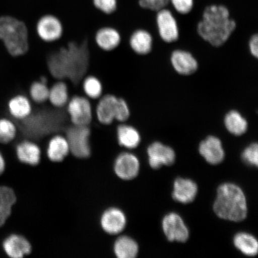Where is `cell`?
Here are the masks:
<instances>
[{"label":"cell","mask_w":258,"mask_h":258,"mask_svg":"<svg viewBox=\"0 0 258 258\" xmlns=\"http://www.w3.org/2000/svg\"><path fill=\"white\" fill-rule=\"evenodd\" d=\"M113 251L118 258H134L138 255L139 246L133 238L122 235L114 242Z\"/></svg>","instance_id":"83f0119b"},{"label":"cell","mask_w":258,"mask_h":258,"mask_svg":"<svg viewBox=\"0 0 258 258\" xmlns=\"http://www.w3.org/2000/svg\"><path fill=\"white\" fill-rule=\"evenodd\" d=\"M214 210L219 218L225 220L240 222L246 218V197L239 186L231 183L219 186Z\"/></svg>","instance_id":"277c9868"},{"label":"cell","mask_w":258,"mask_h":258,"mask_svg":"<svg viewBox=\"0 0 258 258\" xmlns=\"http://www.w3.org/2000/svg\"><path fill=\"white\" fill-rule=\"evenodd\" d=\"M176 11L181 14H188L191 11L193 0H170Z\"/></svg>","instance_id":"d590c367"},{"label":"cell","mask_w":258,"mask_h":258,"mask_svg":"<svg viewBox=\"0 0 258 258\" xmlns=\"http://www.w3.org/2000/svg\"><path fill=\"white\" fill-rule=\"evenodd\" d=\"M2 249L9 257L23 258L31 253L32 247L30 242L23 235L12 234L3 240Z\"/></svg>","instance_id":"9a60e30c"},{"label":"cell","mask_w":258,"mask_h":258,"mask_svg":"<svg viewBox=\"0 0 258 258\" xmlns=\"http://www.w3.org/2000/svg\"><path fill=\"white\" fill-rule=\"evenodd\" d=\"M34 32L38 39L43 43H55L62 39L64 33L63 24L56 15L44 14L35 22Z\"/></svg>","instance_id":"9c48e42d"},{"label":"cell","mask_w":258,"mask_h":258,"mask_svg":"<svg viewBox=\"0 0 258 258\" xmlns=\"http://www.w3.org/2000/svg\"><path fill=\"white\" fill-rule=\"evenodd\" d=\"M17 123L19 134L34 141L60 132L70 122L64 109L54 108L46 103L35 105L30 117Z\"/></svg>","instance_id":"7a4b0ae2"},{"label":"cell","mask_w":258,"mask_h":258,"mask_svg":"<svg viewBox=\"0 0 258 258\" xmlns=\"http://www.w3.org/2000/svg\"><path fill=\"white\" fill-rule=\"evenodd\" d=\"M94 116L95 122L103 126L127 122L131 116L130 105L123 97L105 93L94 102Z\"/></svg>","instance_id":"8992f818"},{"label":"cell","mask_w":258,"mask_h":258,"mask_svg":"<svg viewBox=\"0 0 258 258\" xmlns=\"http://www.w3.org/2000/svg\"><path fill=\"white\" fill-rule=\"evenodd\" d=\"M17 201V195L12 187L0 185V228L11 218Z\"/></svg>","instance_id":"603a6c76"},{"label":"cell","mask_w":258,"mask_h":258,"mask_svg":"<svg viewBox=\"0 0 258 258\" xmlns=\"http://www.w3.org/2000/svg\"><path fill=\"white\" fill-rule=\"evenodd\" d=\"M0 42L10 55H24L30 47L28 26L14 16H0Z\"/></svg>","instance_id":"5b68a950"},{"label":"cell","mask_w":258,"mask_h":258,"mask_svg":"<svg viewBox=\"0 0 258 258\" xmlns=\"http://www.w3.org/2000/svg\"><path fill=\"white\" fill-rule=\"evenodd\" d=\"M19 135L17 122L8 115L0 117V145H8L14 142Z\"/></svg>","instance_id":"f1b7e54d"},{"label":"cell","mask_w":258,"mask_h":258,"mask_svg":"<svg viewBox=\"0 0 258 258\" xmlns=\"http://www.w3.org/2000/svg\"><path fill=\"white\" fill-rule=\"evenodd\" d=\"M15 153L19 161L26 165L37 166L41 160L40 147L29 139H25L16 145Z\"/></svg>","instance_id":"ac0fdd59"},{"label":"cell","mask_w":258,"mask_h":258,"mask_svg":"<svg viewBox=\"0 0 258 258\" xmlns=\"http://www.w3.org/2000/svg\"><path fill=\"white\" fill-rule=\"evenodd\" d=\"M163 230L167 239L170 241L185 242L188 239L189 231L179 215L171 213L164 218Z\"/></svg>","instance_id":"5bb4252c"},{"label":"cell","mask_w":258,"mask_h":258,"mask_svg":"<svg viewBox=\"0 0 258 258\" xmlns=\"http://www.w3.org/2000/svg\"><path fill=\"white\" fill-rule=\"evenodd\" d=\"M224 122L226 128L235 136L243 135L247 130V122L240 113L231 111L225 115Z\"/></svg>","instance_id":"4dcf8cb0"},{"label":"cell","mask_w":258,"mask_h":258,"mask_svg":"<svg viewBox=\"0 0 258 258\" xmlns=\"http://www.w3.org/2000/svg\"><path fill=\"white\" fill-rule=\"evenodd\" d=\"M250 53L255 57H258V36L257 34L253 35L249 41Z\"/></svg>","instance_id":"8d00e7d4"},{"label":"cell","mask_w":258,"mask_h":258,"mask_svg":"<svg viewBox=\"0 0 258 258\" xmlns=\"http://www.w3.org/2000/svg\"><path fill=\"white\" fill-rule=\"evenodd\" d=\"M242 159L250 166L257 167L258 164V146L256 143L251 144L242 154Z\"/></svg>","instance_id":"836d02e7"},{"label":"cell","mask_w":258,"mask_h":258,"mask_svg":"<svg viewBox=\"0 0 258 258\" xmlns=\"http://www.w3.org/2000/svg\"><path fill=\"white\" fill-rule=\"evenodd\" d=\"M6 166H7V164H6L5 157L2 151H0V176H2L6 172V167H7Z\"/></svg>","instance_id":"74e56055"},{"label":"cell","mask_w":258,"mask_h":258,"mask_svg":"<svg viewBox=\"0 0 258 258\" xmlns=\"http://www.w3.org/2000/svg\"><path fill=\"white\" fill-rule=\"evenodd\" d=\"M93 5L101 14L110 16L117 9V0H93Z\"/></svg>","instance_id":"d6a6232c"},{"label":"cell","mask_w":258,"mask_h":258,"mask_svg":"<svg viewBox=\"0 0 258 258\" xmlns=\"http://www.w3.org/2000/svg\"><path fill=\"white\" fill-rule=\"evenodd\" d=\"M80 88L81 93L93 102L98 101L105 93L102 80L93 74H88L83 77Z\"/></svg>","instance_id":"d4e9b609"},{"label":"cell","mask_w":258,"mask_h":258,"mask_svg":"<svg viewBox=\"0 0 258 258\" xmlns=\"http://www.w3.org/2000/svg\"><path fill=\"white\" fill-rule=\"evenodd\" d=\"M70 153L69 142L66 135L57 132L51 135L46 150L48 159L53 163L62 162Z\"/></svg>","instance_id":"d6986e66"},{"label":"cell","mask_w":258,"mask_h":258,"mask_svg":"<svg viewBox=\"0 0 258 258\" xmlns=\"http://www.w3.org/2000/svg\"><path fill=\"white\" fill-rule=\"evenodd\" d=\"M170 0H140V5L142 8L159 11L168 4Z\"/></svg>","instance_id":"e575fe53"},{"label":"cell","mask_w":258,"mask_h":258,"mask_svg":"<svg viewBox=\"0 0 258 258\" xmlns=\"http://www.w3.org/2000/svg\"><path fill=\"white\" fill-rule=\"evenodd\" d=\"M116 138L121 147L134 149L141 143V138L137 129L125 122L119 123L116 127Z\"/></svg>","instance_id":"484cf974"},{"label":"cell","mask_w":258,"mask_h":258,"mask_svg":"<svg viewBox=\"0 0 258 258\" xmlns=\"http://www.w3.org/2000/svg\"><path fill=\"white\" fill-rule=\"evenodd\" d=\"M127 224L126 217L121 209L109 208L102 213L100 225L105 233L115 235L120 234Z\"/></svg>","instance_id":"4fadbf2b"},{"label":"cell","mask_w":258,"mask_h":258,"mask_svg":"<svg viewBox=\"0 0 258 258\" xmlns=\"http://www.w3.org/2000/svg\"><path fill=\"white\" fill-rule=\"evenodd\" d=\"M72 96L69 83L62 80H55L49 86L48 104L52 107L62 109Z\"/></svg>","instance_id":"ffe728a7"},{"label":"cell","mask_w":258,"mask_h":258,"mask_svg":"<svg viewBox=\"0 0 258 258\" xmlns=\"http://www.w3.org/2000/svg\"><path fill=\"white\" fill-rule=\"evenodd\" d=\"M198 191V185L192 180L177 178L174 182L172 196L176 201L186 204L195 199Z\"/></svg>","instance_id":"cb8c5ba5"},{"label":"cell","mask_w":258,"mask_h":258,"mask_svg":"<svg viewBox=\"0 0 258 258\" xmlns=\"http://www.w3.org/2000/svg\"><path fill=\"white\" fill-rule=\"evenodd\" d=\"M234 244L237 249L247 256H254L257 253V241L253 235L249 234L240 233L235 235Z\"/></svg>","instance_id":"1f68e13d"},{"label":"cell","mask_w":258,"mask_h":258,"mask_svg":"<svg viewBox=\"0 0 258 258\" xmlns=\"http://www.w3.org/2000/svg\"><path fill=\"white\" fill-rule=\"evenodd\" d=\"M113 169L119 178L124 180H132L140 172V161L133 154L122 153L116 158Z\"/></svg>","instance_id":"7c38bea8"},{"label":"cell","mask_w":258,"mask_h":258,"mask_svg":"<svg viewBox=\"0 0 258 258\" xmlns=\"http://www.w3.org/2000/svg\"><path fill=\"white\" fill-rule=\"evenodd\" d=\"M157 22L159 34L162 40L166 43H173L179 38V30L175 18L166 9L158 11Z\"/></svg>","instance_id":"e0dca14e"},{"label":"cell","mask_w":258,"mask_h":258,"mask_svg":"<svg viewBox=\"0 0 258 258\" xmlns=\"http://www.w3.org/2000/svg\"><path fill=\"white\" fill-rule=\"evenodd\" d=\"M92 128L90 126H77L69 124L64 129L70 153L78 159H85L91 155L90 140L92 136Z\"/></svg>","instance_id":"ba28073f"},{"label":"cell","mask_w":258,"mask_h":258,"mask_svg":"<svg viewBox=\"0 0 258 258\" xmlns=\"http://www.w3.org/2000/svg\"><path fill=\"white\" fill-rule=\"evenodd\" d=\"M236 28L228 10L222 6H209L198 26V33L212 46L219 47L227 42Z\"/></svg>","instance_id":"3957f363"},{"label":"cell","mask_w":258,"mask_h":258,"mask_svg":"<svg viewBox=\"0 0 258 258\" xmlns=\"http://www.w3.org/2000/svg\"><path fill=\"white\" fill-rule=\"evenodd\" d=\"M128 45L135 53L138 55H145L152 49L153 38L147 31L137 30L131 35Z\"/></svg>","instance_id":"4316f807"},{"label":"cell","mask_w":258,"mask_h":258,"mask_svg":"<svg viewBox=\"0 0 258 258\" xmlns=\"http://www.w3.org/2000/svg\"><path fill=\"white\" fill-rule=\"evenodd\" d=\"M147 153L150 165L153 169L172 165L175 160V153L172 148L158 142L150 145Z\"/></svg>","instance_id":"2e32d148"},{"label":"cell","mask_w":258,"mask_h":258,"mask_svg":"<svg viewBox=\"0 0 258 258\" xmlns=\"http://www.w3.org/2000/svg\"><path fill=\"white\" fill-rule=\"evenodd\" d=\"M70 124L90 126L95 120L94 102L82 93H74L64 108Z\"/></svg>","instance_id":"52a82bcc"},{"label":"cell","mask_w":258,"mask_h":258,"mask_svg":"<svg viewBox=\"0 0 258 258\" xmlns=\"http://www.w3.org/2000/svg\"><path fill=\"white\" fill-rule=\"evenodd\" d=\"M49 85L38 79L34 80L29 85L27 95L35 105L46 104L48 102Z\"/></svg>","instance_id":"f546056e"},{"label":"cell","mask_w":258,"mask_h":258,"mask_svg":"<svg viewBox=\"0 0 258 258\" xmlns=\"http://www.w3.org/2000/svg\"><path fill=\"white\" fill-rule=\"evenodd\" d=\"M93 37L71 38L62 37L55 43H46L47 70L53 80L69 83L72 95L82 93L80 83L89 73L90 42Z\"/></svg>","instance_id":"6da1fadb"},{"label":"cell","mask_w":258,"mask_h":258,"mask_svg":"<svg viewBox=\"0 0 258 258\" xmlns=\"http://www.w3.org/2000/svg\"><path fill=\"white\" fill-rule=\"evenodd\" d=\"M170 59L173 69L180 75H191L198 70V61L188 51L181 50L174 51Z\"/></svg>","instance_id":"7402d4cb"},{"label":"cell","mask_w":258,"mask_h":258,"mask_svg":"<svg viewBox=\"0 0 258 258\" xmlns=\"http://www.w3.org/2000/svg\"><path fill=\"white\" fill-rule=\"evenodd\" d=\"M93 41L100 50L111 52L120 46L122 36L117 28L105 25L97 29L93 35Z\"/></svg>","instance_id":"8fae6325"},{"label":"cell","mask_w":258,"mask_h":258,"mask_svg":"<svg viewBox=\"0 0 258 258\" xmlns=\"http://www.w3.org/2000/svg\"><path fill=\"white\" fill-rule=\"evenodd\" d=\"M199 152L208 163L214 165L221 163L225 157L221 141L213 136H210L202 142L199 146Z\"/></svg>","instance_id":"44dd1931"},{"label":"cell","mask_w":258,"mask_h":258,"mask_svg":"<svg viewBox=\"0 0 258 258\" xmlns=\"http://www.w3.org/2000/svg\"><path fill=\"white\" fill-rule=\"evenodd\" d=\"M35 105L24 92L15 93L10 96L6 104L9 117L16 122L21 121L30 117L33 112Z\"/></svg>","instance_id":"30bf717a"}]
</instances>
